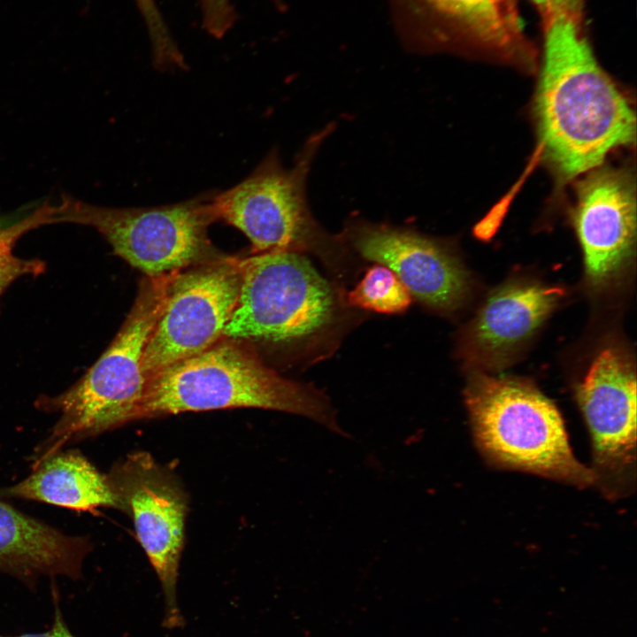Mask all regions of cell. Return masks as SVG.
Here are the masks:
<instances>
[{
  "label": "cell",
  "mask_w": 637,
  "mask_h": 637,
  "mask_svg": "<svg viewBox=\"0 0 637 637\" xmlns=\"http://www.w3.org/2000/svg\"><path fill=\"white\" fill-rule=\"evenodd\" d=\"M593 448L595 483L610 497L634 483L636 463V377L614 348L601 350L576 388Z\"/></svg>",
  "instance_id": "cell-10"
},
{
  "label": "cell",
  "mask_w": 637,
  "mask_h": 637,
  "mask_svg": "<svg viewBox=\"0 0 637 637\" xmlns=\"http://www.w3.org/2000/svg\"><path fill=\"white\" fill-rule=\"evenodd\" d=\"M230 408L300 415L344 434L320 391L283 378L230 338L150 375L134 420Z\"/></svg>",
  "instance_id": "cell-2"
},
{
  "label": "cell",
  "mask_w": 637,
  "mask_h": 637,
  "mask_svg": "<svg viewBox=\"0 0 637 637\" xmlns=\"http://www.w3.org/2000/svg\"><path fill=\"white\" fill-rule=\"evenodd\" d=\"M361 257L391 269L422 303L450 311L466 296L465 268L441 242L411 228L353 218L341 234Z\"/></svg>",
  "instance_id": "cell-11"
},
{
  "label": "cell",
  "mask_w": 637,
  "mask_h": 637,
  "mask_svg": "<svg viewBox=\"0 0 637 637\" xmlns=\"http://www.w3.org/2000/svg\"><path fill=\"white\" fill-rule=\"evenodd\" d=\"M529 1L536 6L539 12H541L549 5V4L550 2V0H529Z\"/></svg>",
  "instance_id": "cell-20"
},
{
  "label": "cell",
  "mask_w": 637,
  "mask_h": 637,
  "mask_svg": "<svg viewBox=\"0 0 637 637\" xmlns=\"http://www.w3.org/2000/svg\"><path fill=\"white\" fill-rule=\"evenodd\" d=\"M136 1L138 3L139 6L147 5L151 2V0H136Z\"/></svg>",
  "instance_id": "cell-21"
},
{
  "label": "cell",
  "mask_w": 637,
  "mask_h": 637,
  "mask_svg": "<svg viewBox=\"0 0 637 637\" xmlns=\"http://www.w3.org/2000/svg\"><path fill=\"white\" fill-rule=\"evenodd\" d=\"M426 47H458L525 69L535 65L517 0H410Z\"/></svg>",
  "instance_id": "cell-13"
},
{
  "label": "cell",
  "mask_w": 637,
  "mask_h": 637,
  "mask_svg": "<svg viewBox=\"0 0 637 637\" xmlns=\"http://www.w3.org/2000/svg\"><path fill=\"white\" fill-rule=\"evenodd\" d=\"M171 276H145L122 326L96 362L64 392L39 398L37 405L58 413L59 418L38 449L35 463L66 443L134 420L148 380L142 365L144 350Z\"/></svg>",
  "instance_id": "cell-4"
},
{
  "label": "cell",
  "mask_w": 637,
  "mask_h": 637,
  "mask_svg": "<svg viewBox=\"0 0 637 637\" xmlns=\"http://www.w3.org/2000/svg\"><path fill=\"white\" fill-rule=\"evenodd\" d=\"M1 495L35 500L75 510L120 509L109 477L77 451L55 452L35 464L34 472Z\"/></svg>",
  "instance_id": "cell-16"
},
{
  "label": "cell",
  "mask_w": 637,
  "mask_h": 637,
  "mask_svg": "<svg viewBox=\"0 0 637 637\" xmlns=\"http://www.w3.org/2000/svg\"><path fill=\"white\" fill-rule=\"evenodd\" d=\"M334 129L331 123L311 135L291 168L283 166L273 150L246 179L213 196L216 219L244 234L253 254L288 250L328 258L342 249V236H333L320 226L306 196L313 159Z\"/></svg>",
  "instance_id": "cell-5"
},
{
  "label": "cell",
  "mask_w": 637,
  "mask_h": 637,
  "mask_svg": "<svg viewBox=\"0 0 637 637\" xmlns=\"http://www.w3.org/2000/svg\"><path fill=\"white\" fill-rule=\"evenodd\" d=\"M464 400L475 442L490 464L579 487L595 483L572 453L557 408L533 383L474 372Z\"/></svg>",
  "instance_id": "cell-3"
},
{
  "label": "cell",
  "mask_w": 637,
  "mask_h": 637,
  "mask_svg": "<svg viewBox=\"0 0 637 637\" xmlns=\"http://www.w3.org/2000/svg\"><path fill=\"white\" fill-rule=\"evenodd\" d=\"M88 545L84 538L65 535L0 499V569L72 575Z\"/></svg>",
  "instance_id": "cell-15"
},
{
  "label": "cell",
  "mask_w": 637,
  "mask_h": 637,
  "mask_svg": "<svg viewBox=\"0 0 637 637\" xmlns=\"http://www.w3.org/2000/svg\"><path fill=\"white\" fill-rule=\"evenodd\" d=\"M212 198L206 194L169 205L111 208L64 196L54 222L91 226L146 277H166L219 257L208 237L217 220Z\"/></svg>",
  "instance_id": "cell-7"
},
{
  "label": "cell",
  "mask_w": 637,
  "mask_h": 637,
  "mask_svg": "<svg viewBox=\"0 0 637 637\" xmlns=\"http://www.w3.org/2000/svg\"><path fill=\"white\" fill-rule=\"evenodd\" d=\"M0 637H11V636L0 635ZM12 637H73V636L71 634V633L67 629L65 624L64 623V621L60 616V613L58 611L56 618H55V622H54L52 627L49 631H47L45 633H27V634H23V635H19V636H12Z\"/></svg>",
  "instance_id": "cell-19"
},
{
  "label": "cell",
  "mask_w": 637,
  "mask_h": 637,
  "mask_svg": "<svg viewBox=\"0 0 637 637\" xmlns=\"http://www.w3.org/2000/svg\"><path fill=\"white\" fill-rule=\"evenodd\" d=\"M573 224L587 282L601 288L622 272L636 238L634 180L623 168L596 167L578 185Z\"/></svg>",
  "instance_id": "cell-12"
},
{
  "label": "cell",
  "mask_w": 637,
  "mask_h": 637,
  "mask_svg": "<svg viewBox=\"0 0 637 637\" xmlns=\"http://www.w3.org/2000/svg\"><path fill=\"white\" fill-rule=\"evenodd\" d=\"M347 300L355 307L397 314L410 307L412 296L391 269L376 264L366 271L360 282L348 294Z\"/></svg>",
  "instance_id": "cell-18"
},
{
  "label": "cell",
  "mask_w": 637,
  "mask_h": 637,
  "mask_svg": "<svg viewBox=\"0 0 637 637\" xmlns=\"http://www.w3.org/2000/svg\"><path fill=\"white\" fill-rule=\"evenodd\" d=\"M562 295L560 288L540 283L502 287L479 311L469 331V344L486 357L502 356L533 334Z\"/></svg>",
  "instance_id": "cell-14"
},
{
  "label": "cell",
  "mask_w": 637,
  "mask_h": 637,
  "mask_svg": "<svg viewBox=\"0 0 637 637\" xmlns=\"http://www.w3.org/2000/svg\"><path fill=\"white\" fill-rule=\"evenodd\" d=\"M55 204L45 202L34 211L19 220L4 225L0 221V297L17 279L37 276L46 268L39 259H26L14 255L17 241L27 232L38 226L54 224Z\"/></svg>",
  "instance_id": "cell-17"
},
{
  "label": "cell",
  "mask_w": 637,
  "mask_h": 637,
  "mask_svg": "<svg viewBox=\"0 0 637 637\" xmlns=\"http://www.w3.org/2000/svg\"><path fill=\"white\" fill-rule=\"evenodd\" d=\"M108 477L161 583L164 625L180 626L176 588L187 513L184 490L175 476L146 452L128 455Z\"/></svg>",
  "instance_id": "cell-9"
},
{
  "label": "cell",
  "mask_w": 637,
  "mask_h": 637,
  "mask_svg": "<svg viewBox=\"0 0 637 637\" xmlns=\"http://www.w3.org/2000/svg\"><path fill=\"white\" fill-rule=\"evenodd\" d=\"M241 283L239 260L220 257L172 275L144 350L146 376L219 342L236 307Z\"/></svg>",
  "instance_id": "cell-8"
},
{
  "label": "cell",
  "mask_w": 637,
  "mask_h": 637,
  "mask_svg": "<svg viewBox=\"0 0 637 637\" xmlns=\"http://www.w3.org/2000/svg\"><path fill=\"white\" fill-rule=\"evenodd\" d=\"M239 262L241 289L225 337L308 342L335 322L336 294L304 254L273 250Z\"/></svg>",
  "instance_id": "cell-6"
},
{
  "label": "cell",
  "mask_w": 637,
  "mask_h": 637,
  "mask_svg": "<svg viewBox=\"0 0 637 637\" xmlns=\"http://www.w3.org/2000/svg\"><path fill=\"white\" fill-rule=\"evenodd\" d=\"M543 56L534 115L544 157L568 180L635 140V115L597 62L582 22V0H553L540 13Z\"/></svg>",
  "instance_id": "cell-1"
}]
</instances>
